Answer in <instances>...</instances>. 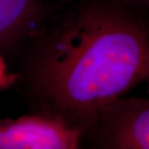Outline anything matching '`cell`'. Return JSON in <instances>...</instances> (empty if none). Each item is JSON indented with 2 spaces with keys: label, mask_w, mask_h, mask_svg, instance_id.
Returning a JSON list of instances; mask_svg holds the SVG:
<instances>
[{
  "label": "cell",
  "mask_w": 149,
  "mask_h": 149,
  "mask_svg": "<svg viewBox=\"0 0 149 149\" xmlns=\"http://www.w3.org/2000/svg\"><path fill=\"white\" fill-rule=\"evenodd\" d=\"M28 45L17 80L34 111L85 134L105 104L149 79V7L65 0Z\"/></svg>",
  "instance_id": "1"
},
{
  "label": "cell",
  "mask_w": 149,
  "mask_h": 149,
  "mask_svg": "<svg viewBox=\"0 0 149 149\" xmlns=\"http://www.w3.org/2000/svg\"><path fill=\"white\" fill-rule=\"evenodd\" d=\"M82 145L100 149H149L148 97L119 96L100 109Z\"/></svg>",
  "instance_id": "2"
},
{
  "label": "cell",
  "mask_w": 149,
  "mask_h": 149,
  "mask_svg": "<svg viewBox=\"0 0 149 149\" xmlns=\"http://www.w3.org/2000/svg\"><path fill=\"white\" fill-rule=\"evenodd\" d=\"M84 133L55 116L34 111L0 118V149H76Z\"/></svg>",
  "instance_id": "3"
},
{
  "label": "cell",
  "mask_w": 149,
  "mask_h": 149,
  "mask_svg": "<svg viewBox=\"0 0 149 149\" xmlns=\"http://www.w3.org/2000/svg\"><path fill=\"white\" fill-rule=\"evenodd\" d=\"M52 12L43 0H0V52L29 43Z\"/></svg>",
  "instance_id": "4"
},
{
  "label": "cell",
  "mask_w": 149,
  "mask_h": 149,
  "mask_svg": "<svg viewBox=\"0 0 149 149\" xmlns=\"http://www.w3.org/2000/svg\"><path fill=\"white\" fill-rule=\"evenodd\" d=\"M17 79L19 76L17 74L11 73L9 71L3 53L0 52V91L16 83Z\"/></svg>",
  "instance_id": "5"
},
{
  "label": "cell",
  "mask_w": 149,
  "mask_h": 149,
  "mask_svg": "<svg viewBox=\"0 0 149 149\" xmlns=\"http://www.w3.org/2000/svg\"><path fill=\"white\" fill-rule=\"evenodd\" d=\"M138 1L141 2V3H143V4H145V5L148 6V7H149V0H138Z\"/></svg>",
  "instance_id": "6"
},
{
  "label": "cell",
  "mask_w": 149,
  "mask_h": 149,
  "mask_svg": "<svg viewBox=\"0 0 149 149\" xmlns=\"http://www.w3.org/2000/svg\"><path fill=\"white\" fill-rule=\"evenodd\" d=\"M145 83H146V90H147V94L149 95V79L146 80V82H145Z\"/></svg>",
  "instance_id": "7"
}]
</instances>
